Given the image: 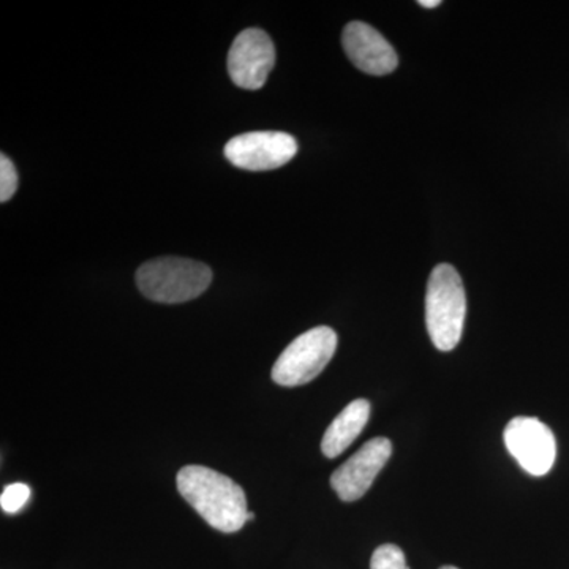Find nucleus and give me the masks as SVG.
I'll use <instances>...</instances> for the list:
<instances>
[{"label": "nucleus", "instance_id": "obj_16", "mask_svg": "<svg viewBox=\"0 0 569 569\" xmlns=\"http://www.w3.org/2000/svg\"><path fill=\"white\" fill-rule=\"evenodd\" d=\"M440 569H459V568H456V567H441Z\"/></svg>", "mask_w": 569, "mask_h": 569}, {"label": "nucleus", "instance_id": "obj_10", "mask_svg": "<svg viewBox=\"0 0 569 569\" xmlns=\"http://www.w3.org/2000/svg\"><path fill=\"white\" fill-rule=\"evenodd\" d=\"M370 418V403L366 399H356L343 408L328 427L321 441V451L326 458L335 459L361 436Z\"/></svg>", "mask_w": 569, "mask_h": 569}, {"label": "nucleus", "instance_id": "obj_15", "mask_svg": "<svg viewBox=\"0 0 569 569\" xmlns=\"http://www.w3.org/2000/svg\"><path fill=\"white\" fill-rule=\"evenodd\" d=\"M254 519V515L252 511H249V515H247V520H253Z\"/></svg>", "mask_w": 569, "mask_h": 569}, {"label": "nucleus", "instance_id": "obj_2", "mask_svg": "<svg viewBox=\"0 0 569 569\" xmlns=\"http://www.w3.org/2000/svg\"><path fill=\"white\" fill-rule=\"evenodd\" d=\"M466 316V288L458 269L438 264L429 277L426 293L427 331L438 350L451 351L458 347Z\"/></svg>", "mask_w": 569, "mask_h": 569}, {"label": "nucleus", "instance_id": "obj_3", "mask_svg": "<svg viewBox=\"0 0 569 569\" xmlns=\"http://www.w3.org/2000/svg\"><path fill=\"white\" fill-rule=\"evenodd\" d=\"M211 282V268L189 258H156L142 264L137 272L141 293L162 305L192 301L203 295Z\"/></svg>", "mask_w": 569, "mask_h": 569}, {"label": "nucleus", "instance_id": "obj_1", "mask_svg": "<svg viewBox=\"0 0 569 569\" xmlns=\"http://www.w3.org/2000/svg\"><path fill=\"white\" fill-rule=\"evenodd\" d=\"M179 493L212 527L223 533H234L247 522L244 489L212 468L187 466L176 478Z\"/></svg>", "mask_w": 569, "mask_h": 569}, {"label": "nucleus", "instance_id": "obj_12", "mask_svg": "<svg viewBox=\"0 0 569 569\" xmlns=\"http://www.w3.org/2000/svg\"><path fill=\"white\" fill-rule=\"evenodd\" d=\"M31 498V488L22 482H14V485L7 486L0 496V507L9 515L21 511L24 505Z\"/></svg>", "mask_w": 569, "mask_h": 569}, {"label": "nucleus", "instance_id": "obj_8", "mask_svg": "<svg viewBox=\"0 0 569 569\" xmlns=\"http://www.w3.org/2000/svg\"><path fill=\"white\" fill-rule=\"evenodd\" d=\"M391 455V441L377 437L367 441L365 447L337 468L331 477V486L340 500L351 503L365 497Z\"/></svg>", "mask_w": 569, "mask_h": 569}, {"label": "nucleus", "instance_id": "obj_4", "mask_svg": "<svg viewBox=\"0 0 569 569\" xmlns=\"http://www.w3.org/2000/svg\"><path fill=\"white\" fill-rule=\"evenodd\" d=\"M337 350V335L328 326L310 329L284 348L272 367V380L284 388L302 387L316 380Z\"/></svg>", "mask_w": 569, "mask_h": 569}, {"label": "nucleus", "instance_id": "obj_5", "mask_svg": "<svg viewBox=\"0 0 569 569\" xmlns=\"http://www.w3.org/2000/svg\"><path fill=\"white\" fill-rule=\"evenodd\" d=\"M298 149V141L290 133L249 132L228 141L224 157L241 170L271 171L295 159Z\"/></svg>", "mask_w": 569, "mask_h": 569}, {"label": "nucleus", "instance_id": "obj_13", "mask_svg": "<svg viewBox=\"0 0 569 569\" xmlns=\"http://www.w3.org/2000/svg\"><path fill=\"white\" fill-rule=\"evenodd\" d=\"M18 189V173L13 162L2 153L0 157V201L6 203Z\"/></svg>", "mask_w": 569, "mask_h": 569}, {"label": "nucleus", "instance_id": "obj_9", "mask_svg": "<svg viewBox=\"0 0 569 569\" xmlns=\"http://www.w3.org/2000/svg\"><path fill=\"white\" fill-rule=\"evenodd\" d=\"M343 50L356 69L383 77L397 69L399 58L391 43L366 22L353 21L342 33Z\"/></svg>", "mask_w": 569, "mask_h": 569}, {"label": "nucleus", "instance_id": "obj_11", "mask_svg": "<svg viewBox=\"0 0 569 569\" xmlns=\"http://www.w3.org/2000/svg\"><path fill=\"white\" fill-rule=\"evenodd\" d=\"M370 569H408L406 553L395 545L380 546L373 552Z\"/></svg>", "mask_w": 569, "mask_h": 569}, {"label": "nucleus", "instance_id": "obj_6", "mask_svg": "<svg viewBox=\"0 0 569 569\" xmlns=\"http://www.w3.org/2000/svg\"><path fill=\"white\" fill-rule=\"evenodd\" d=\"M503 437L509 455L527 473L533 477L549 473L556 462L557 443L552 430L545 422L529 417L511 419Z\"/></svg>", "mask_w": 569, "mask_h": 569}, {"label": "nucleus", "instance_id": "obj_7", "mask_svg": "<svg viewBox=\"0 0 569 569\" xmlns=\"http://www.w3.org/2000/svg\"><path fill=\"white\" fill-rule=\"evenodd\" d=\"M276 66V48L261 29H246L236 37L228 52V73L239 88L257 91Z\"/></svg>", "mask_w": 569, "mask_h": 569}, {"label": "nucleus", "instance_id": "obj_14", "mask_svg": "<svg viewBox=\"0 0 569 569\" xmlns=\"http://www.w3.org/2000/svg\"><path fill=\"white\" fill-rule=\"evenodd\" d=\"M418 3L419 6L425 7V9H436V7L441 6L440 0H421V2Z\"/></svg>", "mask_w": 569, "mask_h": 569}]
</instances>
